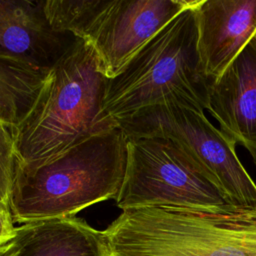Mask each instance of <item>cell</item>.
Segmentation results:
<instances>
[{"mask_svg": "<svg viewBox=\"0 0 256 256\" xmlns=\"http://www.w3.org/2000/svg\"><path fill=\"white\" fill-rule=\"evenodd\" d=\"M108 78L92 48L75 42L49 69L28 113L12 127L16 159H51L118 124L105 112Z\"/></svg>", "mask_w": 256, "mask_h": 256, "instance_id": "1", "label": "cell"}, {"mask_svg": "<svg viewBox=\"0 0 256 256\" xmlns=\"http://www.w3.org/2000/svg\"><path fill=\"white\" fill-rule=\"evenodd\" d=\"M127 164V137L118 126L38 162L17 161L10 194L14 222L73 217L116 199Z\"/></svg>", "mask_w": 256, "mask_h": 256, "instance_id": "2", "label": "cell"}, {"mask_svg": "<svg viewBox=\"0 0 256 256\" xmlns=\"http://www.w3.org/2000/svg\"><path fill=\"white\" fill-rule=\"evenodd\" d=\"M102 232L108 256H256V206L130 208Z\"/></svg>", "mask_w": 256, "mask_h": 256, "instance_id": "3", "label": "cell"}, {"mask_svg": "<svg viewBox=\"0 0 256 256\" xmlns=\"http://www.w3.org/2000/svg\"><path fill=\"white\" fill-rule=\"evenodd\" d=\"M194 5L171 20L116 77L107 80L104 110L117 124L166 102L207 110L211 83L198 54Z\"/></svg>", "mask_w": 256, "mask_h": 256, "instance_id": "4", "label": "cell"}, {"mask_svg": "<svg viewBox=\"0 0 256 256\" xmlns=\"http://www.w3.org/2000/svg\"><path fill=\"white\" fill-rule=\"evenodd\" d=\"M127 138L161 137L176 143L221 191L229 204L256 206V183L203 111L166 102L120 121Z\"/></svg>", "mask_w": 256, "mask_h": 256, "instance_id": "5", "label": "cell"}, {"mask_svg": "<svg viewBox=\"0 0 256 256\" xmlns=\"http://www.w3.org/2000/svg\"><path fill=\"white\" fill-rule=\"evenodd\" d=\"M115 201L122 210L228 203L176 143L161 137L127 138L126 172Z\"/></svg>", "mask_w": 256, "mask_h": 256, "instance_id": "6", "label": "cell"}, {"mask_svg": "<svg viewBox=\"0 0 256 256\" xmlns=\"http://www.w3.org/2000/svg\"><path fill=\"white\" fill-rule=\"evenodd\" d=\"M196 0H88L73 31L94 51L108 78L116 77L162 28Z\"/></svg>", "mask_w": 256, "mask_h": 256, "instance_id": "7", "label": "cell"}, {"mask_svg": "<svg viewBox=\"0 0 256 256\" xmlns=\"http://www.w3.org/2000/svg\"><path fill=\"white\" fill-rule=\"evenodd\" d=\"M207 110L226 140L247 150L256 166V35L211 82Z\"/></svg>", "mask_w": 256, "mask_h": 256, "instance_id": "8", "label": "cell"}, {"mask_svg": "<svg viewBox=\"0 0 256 256\" xmlns=\"http://www.w3.org/2000/svg\"><path fill=\"white\" fill-rule=\"evenodd\" d=\"M197 49L210 83L256 35V0H197Z\"/></svg>", "mask_w": 256, "mask_h": 256, "instance_id": "9", "label": "cell"}, {"mask_svg": "<svg viewBox=\"0 0 256 256\" xmlns=\"http://www.w3.org/2000/svg\"><path fill=\"white\" fill-rule=\"evenodd\" d=\"M44 1L0 0V57L49 69L77 39L54 31Z\"/></svg>", "mask_w": 256, "mask_h": 256, "instance_id": "10", "label": "cell"}, {"mask_svg": "<svg viewBox=\"0 0 256 256\" xmlns=\"http://www.w3.org/2000/svg\"><path fill=\"white\" fill-rule=\"evenodd\" d=\"M14 240L15 256H108L103 232L75 216L21 224Z\"/></svg>", "mask_w": 256, "mask_h": 256, "instance_id": "11", "label": "cell"}, {"mask_svg": "<svg viewBox=\"0 0 256 256\" xmlns=\"http://www.w3.org/2000/svg\"><path fill=\"white\" fill-rule=\"evenodd\" d=\"M16 155L12 127L0 121V207L10 209Z\"/></svg>", "mask_w": 256, "mask_h": 256, "instance_id": "12", "label": "cell"}, {"mask_svg": "<svg viewBox=\"0 0 256 256\" xmlns=\"http://www.w3.org/2000/svg\"><path fill=\"white\" fill-rule=\"evenodd\" d=\"M16 228L10 209L0 207V246L12 241L16 235Z\"/></svg>", "mask_w": 256, "mask_h": 256, "instance_id": "13", "label": "cell"}, {"mask_svg": "<svg viewBox=\"0 0 256 256\" xmlns=\"http://www.w3.org/2000/svg\"><path fill=\"white\" fill-rule=\"evenodd\" d=\"M17 249V244L13 239L9 243L0 246V256H15Z\"/></svg>", "mask_w": 256, "mask_h": 256, "instance_id": "14", "label": "cell"}]
</instances>
